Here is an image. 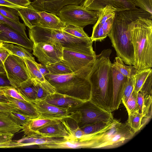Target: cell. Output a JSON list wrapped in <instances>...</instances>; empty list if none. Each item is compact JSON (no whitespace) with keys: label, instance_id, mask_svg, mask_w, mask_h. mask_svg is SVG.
<instances>
[{"label":"cell","instance_id":"obj_1","mask_svg":"<svg viewBox=\"0 0 152 152\" xmlns=\"http://www.w3.org/2000/svg\"><path fill=\"white\" fill-rule=\"evenodd\" d=\"M112 50L104 49L96 55L88 77L91 86L90 100L99 107L112 111L113 84L111 64Z\"/></svg>","mask_w":152,"mask_h":152},{"label":"cell","instance_id":"obj_2","mask_svg":"<svg viewBox=\"0 0 152 152\" xmlns=\"http://www.w3.org/2000/svg\"><path fill=\"white\" fill-rule=\"evenodd\" d=\"M140 17L152 19V15L136 7L115 11L111 30L108 35L117 56L127 65L134 66V56L133 45L128 31L129 24Z\"/></svg>","mask_w":152,"mask_h":152},{"label":"cell","instance_id":"obj_3","mask_svg":"<svg viewBox=\"0 0 152 152\" xmlns=\"http://www.w3.org/2000/svg\"><path fill=\"white\" fill-rule=\"evenodd\" d=\"M128 31L133 46L137 70L152 67V19L140 17L129 23Z\"/></svg>","mask_w":152,"mask_h":152},{"label":"cell","instance_id":"obj_4","mask_svg":"<svg viewBox=\"0 0 152 152\" xmlns=\"http://www.w3.org/2000/svg\"><path fill=\"white\" fill-rule=\"evenodd\" d=\"M30 39L34 44L40 42H53L59 43L64 48L89 54H96L91 37L81 39L62 30L50 29L37 26L28 30Z\"/></svg>","mask_w":152,"mask_h":152},{"label":"cell","instance_id":"obj_5","mask_svg":"<svg viewBox=\"0 0 152 152\" xmlns=\"http://www.w3.org/2000/svg\"><path fill=\"white\" fill-rule=\"evenodd\" d=\"M135 132L126 122L122 123L114 118L103 128L87 134L90 148L110 149L120 147L131 140Z\"/></svg>","mask_w":152,"mask_h":152},{"label":"cell","instance_id":"obj_6","mask_svg":"<svg viewBox=\"0 0 152 152\" xmlns=\"http://www.w3.org/2000/svg\"><path fill=\"white\" fill-rule=\"evenodd\" d=\"M89 75L79 71L61 75H48L44 77L55 88L56 92L86 101L90 100L91 86Z\"/></svg>","mask_w":152,"mask_h":152},{"label":"cell","instance_id":"obj_7","mask_svg":"<svg viewBox=\"0 0 152 152\" xmlns=\"http://www.w3.org/2000/svg\"><path fill=\"white\" fill-rule=\"evenodd\" d=\"M68 110L69 117L75 120L80 128L98 122H107L114 118L112 112L99 107L90 100Z\"/></svg>","mask_w":152,"mask_h":152},{"label":"cell","instance_id":"obj_8","mask_svg":"<svg viewBox=\"0 0 152 152\" xmlns=\"http://www.w3.org/2000/svg\"><path fill=\"white\" fill-rule=\"evenodd\" d=\"M99 11L89 10L83 5L66 6L59 11L58 16L66 24L75 25L84 28L96 22Z\"/></svg>","mask_w":152,"mask_h":152},{"label":"cell","instance_id":"obj_9","mask_svg":"<svg viewBox=\"0 0 152 152\" xmlns=\"http://www.w3.org/2000/svg\"><path fill=\"white\" fill-rule=\"evenodd\" d=\"M4 69L11 86L16 88L30 78L23 59L17 56L10 54L5 61Z\"/></svg>","mask_w":152,"mask_h":152},{"label":"cell","instance_id":"obj_10","mask_svg":"<svg viewBox=\"0 0 152 152\" xmlns=\"http://www.w3.org/2000/svg\"><path fill=\"white\" fill-rule=\"evenodd\" d=\"M96 55L73 51L64 49L62 61L73 72L82 71L90 74L95 64Z\"/></svg>","mask_w":152,"mask_h":152},{"label":"cell","instance_id":"obj_11","mask_svg":"<svg viewBox=\"0 0 152 152\" xmlns=\"http://www.w3.org/2000/svg\"><path fill=\"white\" fill-rule=\"evenodd\" d=\"M63 49L58 43L40 42L34 44L33 54L37 58L38 61L46 65L62 60Z\"/></svg>","mask_w":152,"mask_h":152},{"label":"cell","instance_id":"obj_12","mask_svg":"<svg viewBox=\"0 0 152 152\" xmlns=\"http://www.w3.org/2000/svg\"><path fill=\"white\" fill-rule=\"evenodd\" d=\"M31 102L37 110L39 118L61 120L70 116L67 109L49 104L45 99L36 100Z\"/></svg>","mask_w":152,"mask_h":152},{"label":"cell","instance_id":"obj_13","mask_svg":"<svg viewBox=\"0 0 152 152\" xmlns=\"http://www.w3.org/2000/svg\"><path fill=\"white\" fill-rule=\"evenodd\" d=\"M86 0H34L31 4L38 12L45 11L57 16L64 7L72 4L83 5Z\"/></svg>","mask_w":152,"mask_h":152},{"label":"cell","instance_id":"obj_14","mask_svg":"<svg viewBox=\"0 0 152 152\" xmlns=\"http://www.w3.org/2000/svg\"><path fill=\"white\" fill-rule=\"evenodd\" d=\"M0 41L18 45L26 49L31 50L34 43L15 30L0 22Z\"/></svg>","mask_w":152,"mask_h":152},{"label":"cell","instance_id":"obj_15","mask_svg":"<svg viewBox=\"0 0 152 152\" xmlns=\"http://www.w3.org/2000/svg\"><path fill=\"white\" fill-rule=\"evenodd\" d=\"M89 10L99 11L107 6H111L116 11L136 7L134 0H86L83 5Z\"/></svg>","mask_w":152,"mask_h":152},{"label":"cell","instance_id":"obj_16","mask_svg":"<svg viewBox=\"0 0 152 152\" xmlns=\"http://www.w3.org/2000/svg\"><path fill=\"white\" fill-rule=\"evenodd\" d=\"M113 77V95L112 111L119 108L128 78L111 66Z\"/></svg>","mask_w":152,"mask_h":152},{"label":"cell","instance_id":"obj_17","mask_svg":"<svg viewBox=\"0 0 152 152\" xmlns=\"http://www.w3.org/2000/svg\"><path fill=\"white\" fill-rule=\"evenodd\" d=\"M116 11L113 7L107 6L99 11L97 20L93 29L99 30L108 36L112 28Z\"/></svg>","mask_w":152,"mask_h":152},{"label":"cell","instance_id":"obj_18","mask_svg":"<svg viewBox=\"0 0 152 152\" xmlns=\"http://www.w3.org/2000/svg\"><path fill=\"white\" fill-rule=\"evenodd\" d=\"M45 99L49 104L67 109L86 102L73 96L56 92L48 96Z\"/></svg>","mask_w":152,"mask_h":152},{"label":"cell","instance_id":"obj_19","mask_svg":"<svg viewBox=\"0 0 152 152\" xmlns=\"http://www.w3.org/2000/svg\"><path fill=\"white\" fill-rule=\"evenodd\" d=\"M35 134L46 137L67 139L70 136L61 120L57 123L45 127L37 131Z\"/></svg>","mask_w":152,"mask_h":152},{"label":"cell","instance_id":"obj_20","mask_svg":"<svg viewBox=\"0 0 152 152\" xmlns=\"http://www.w3.org/2000/svg\"><path fill=\"white\" fill-rule=\"evenodd\" d=\"M17 10L19 16L29 29L39 26L40 17L38 12L31 4L24 8L18 9Z\"/></svg>","mask_w":152,"mask_h":152},{"label":"cell","instance_id":"obj_21","mask_svg":"<svg viewBox=\"0 0 152 152\" xmlns=\"http://www.w3.org/2000/svg\"><path fill=\"white\" fill-rule=\"evenodd\" d=\"M4 95L7 97L9 104L15 108L17 112L24 115L31 119L39 117L37 110L31 102L23 101L7 95Z\"/></svg>","mask_w":152,"mask_h":152},{"label":"cell","instance_id":"obj_22","mask_svg":"<svg viewBox=\"0 0 152 152\" xmlns=\"http://www.w3.org/2000/svg\"><path fill=\"white\" fill-rule=\"evenodd\" d=\"M30 78L39 83L41 84L54 94L56 92L55 88L46 80L38 68L35 63L31 60L23 59Z\"/></svg>","mask_w":152,"mask_h":152},{"label":"cell","instance_id":"obj_23","mask_svg":"<svg viewBox=\"0 0 152 152\" xmlns=\"http://www.w3.org/2000/svg\"><path fill=\"white\" fill-rule=\"evenodd\" d=\"M22 128L10 113L0 111V133L14 134Z\"/></svg>","mask_w":152,"mask_h":152},{"label":"cell","instance_id":"obj_24","mask_svg":"<svg viewBox=\"0 0 152 152\" xmlns=\"http://www.w3.org/2000/svg\"><path fill=\"white\" fill-rule=\"evenodd\" d=\"M40 17L39 26L43 27L62 30L66 23L57 15L45 11L38 12Z\"/></svg>","mask_w":152,"mask_h":152},{"label":"cell","instance_id":"obj_25","mask_svg":"<svg viewBox=\"0 0 152 152\" xmlns=\"http://www.w3.org/2000/svg\"><path fill=\"white\" fill-rule=\"evenodd\" d=\"M60 120L51 119L37 118L31 119L23 126L22 130L25 135L29 136L35 134L45 127L59 121Z\"/></svg>","mask_w":152,"mask_h":152},{"label":"cell","instance_id":"obj_26","mask_svg":"<svg viewBox=\"0 0 152 152\" xmlns=\"http://www.w3.org/2000/svg\"><path fill=\"white\" fill-rule=\"evenodd\" d=\"M67 138H63L51 137H44L37 134L29 136H24L20 140L17 141L23 144V146L34 145H38L42 144L57 143L64 141Z\"/></svg>","mask_w":152,"mask_h":152},{"label":"cell","instance_id":"obj_27","mask_svg":"<svg viewBox=\"0 0 152 152\" xmlns=\"http://www.w3.org/2000/svg\"><path fill=\"white\" fill-rule=\"evenodd\" d=\"M16 88L23 96L30 102L37 100L36 83L30 78L21 83Z\"/></svg>","mask_w":152,"mask_h":152},{"label":"cell","instance_id":"obj_28","mask_svg":"<svg viewBox=\"0 0 152 152\" xmlns=\"http://www.w3.org/2000/svg\"><path fill=\"white\" fill-rule=\"evenodd\" d=\"M7 50L10 54L14 55L23 59H28L35 62L32 55L27 49L22 46L4 42L2 46Z\"/></svg>","mask_w":152,"mask_h":152},{"label":"cell","instance_id":"obj_29","mask_svg":"<svg viewBox=\"0 0 152 152\" xmlns=\"http://www.w3.org/2000/svg\"><path fill=\"white\" fill-rule=\"evenodd\" d=\"M61 121L70 134V137L68 139L80 138L85 135L76 122L72 118L68 117Z\"/></svg>","mask_w":152,"mask_h":152},{"label":"cell","instance_id":"obj_30","mask_svg":"<svg viewBox=\"0 0 152 152\" xmlns=\"http://www.w3.org/2000/svg\"><path fill=\"white\" fill-rule=\"evenodd\" d=\"M111 66L128 78L134 76L137 70L133 66L125 65L123 60L117 56L115 58L113 63L111 64Z\"/></svg>","mask_w":152,"mask_h":152},{"label":"cell","instance_id":"obj_31","mask_svg":"<svg viewBox=\"0 0 152 152\" xmlns=\"http://www.w3.org/2000/svg\"><path fill=\"white\" fill-rule=\"evenodd\" d=\"M152 73L151 68L137 70L134 75L135 83L133 92L137 94L140 91L148 76Z\"/></svg>","mask_w":152,"mask_h":152},{"label":"cell","instance_id":"obj_32","mask_svg":"<svg viewBox=\"0 0 152 152\" xmlns=\"http://www.w3.org/2000/svg\"><path fill=\"white\" fill-rule=\"evenodd\" d=\"M50 74L61 75L73 72L69 67L62 60L54 63L46 65Z\"/></svg>","mask_w":152,"mask_h":152},{"label":"cell","instance_id":"obj_33","mask_svg":"<svg viewBox=\"0 0 152 152\" xmlns=\"http://www.w3.org/2000/svg\"><path fill=\"white\" fill-rule=\"evenodd\" d=\"M128 115L126 123L136 133L139 131L142 126V116L141 113L137 110Z\"/></svg>","mask_w":152,"mask_h":152},{"label":"cell","instance_id":"obj_34","mask_svg":"<svg viewBox=\"0 0 152 152\" xmlns=\"http://www.w3.org/2000/svg\"><path fill=\"white\" fill-rule=\"evenodd\" d=\"M0 22L4 24L15 30L25 37L28 38L26 32V26L24 23L15 22L0 14Z\"/></svg>","mask_w":152,"mask_h":152},{"label":"cell","instance_id":"obj_35","mask_svg":"<svg viewBox=\"0 0 152 152\" xmlns=\"http://www.w3.org/2000/svg\"><path fill=\"white\" fill-rule=\"evenodd\" d=\"M14 135L11 134L0 133V148L22 147L21 143L12 140Z\"/></svg>","mask_w":152,"mask_h":152},{"label":"cell","instance_id":"obj_36","mask_svg":"<svg viewBox=\"0 0 152 152\" xmlns=\"http://www.w3.org/2000/svg\"><path fill=\"white\" fill-rule=\"evenodd\" d=\"M62 30L71 35L81 39H89L90 38L83 30V28L71 24H66Z\"/></svg>","mask_w":152,"mask_h":152},{"label":"cell","instance_id":"obj_37","mask_svg":"<svg viewBox=\"0 0 152 152\" xmlns=\"http://www.w3.org/2000/svg\"><path fill=\"white\" fill-rule=\"evenodd\" d=\"M0 94L3 95H7L22 101L30 102L23 96L16 88L12 86H0Z\"/></svg>","mask_w":152,"mask_h":152},{"label":"cell","instance_id":"obj_38","mask_svg":"<svg viewBox=\"0 0 152 152\" xmlns=\"http://www.w3.org/2000/svg\"><path fill=\"white\" fill-rule=\"evenodd\" d=\"M0 14L15 22L20 23L17 9L0 6Z\"/></svg>","mask_w":152,"mask_h":152},{"label":"cell","instance_id":"obj_39","mask_svg":"<svg viewBox=\"0 0 152 152\" xmlns=\"http://www.w3.org/2000/svg\"><path fill=\"white\" fill-rule=\"evenodd\" d=\"M137 95L133 92L126 101L123 104L126 108L128 114L139 110L137 103Z\"/></svg>","mask_w":152,"mask_h":152},{"label":"cell","instance_id":"obj_40","mask_svg":"<svg viewBox=\"0 0 152 152\" xmlns=\"http://www.w3.org/2000/svg\"><path fill=\"white\" fill-rule=\"evenodd\" d=\"M134 75L128 79L122 99L123 104L126 101L133 93L135 83Z\"/></svg>","mask_w":152,"mask_h":152},{"label":"cell","instance_id":"obj_41","mask_svg":"<svg viewBox=\"0 0 152 152\" xmlns=\"http://www.w3.org/2000/svg\"><path fill=\"white\" fill-rule=\"evenodd\" d=\"M109 122H98L86 126L81 128V129L85 134H91L97 132L102 129Z\"/></svg>","mask_w":152,"mask_h":152},{"label":"cell","instance_id":"obj_42","mask_svg":"<svg viewBox=\"0 0 152 152\" xmlns=\"http://www.w3.org/2000/svg\"><path fill=\"white\" fill-rule=\"evenodd\" d=\"M136 7L145 11L152 15V0H134Z\"/></svg>","mask_w":152,"mask_h":152},{"label":"cell","instance_id":"obj_43","mask_svg":"<svg viewBox=\"0 0 152 152\" xmlns=\"http://www.w3.org/2000/svg\"><path fill=\"white\" fill-rule=\"evenodd\" d=\"M10 55L8 51L2 46L0 48V74L6 75L4 69V63Z\"/></svg>","mask_w":152,"mask_h":152},{"label":"cell","instance_id":"obj_44","mask_svg":"<svg viewBox=\"0 0 152 152\" xmlns=\"http://www.w3.org/2000/svg\"><path fill=\"white\" fill-rule=\"evenodd\" d=\"M10 114L14 119L20 125L23 126L31 118L18 112H12Z\"/></svg>","mask_w":152,"mask_h":152},{"label":"cell","instance_id":"obj_45","mask_svg":"<svg viewBox=\"0 0 152 152\" xmlns=\"http://www.w3.org/2000/svg\"><path fill=\"white\" fill-rule=\"evenodd\" d=\"M152 73L148 76L139 92L142 93L145 95H152Z\"/></svg>","mask_w":152,"mask_h":152},{"label":"cell","instance_id":"obj_46","mask_svg":"<svg viewBox=\"0 0 152 152\" xmlns=\"http://www.w3.org/2000/svg\"><path fill=\"white\" fill-rule=\"evenodd\" d=\"M0 111L11 113L17 112L16 109L9 103L0 102Z\"/></svg>","mask_w":152,"mask_h":152},{"label":"cell","instance_id":"obj_47","mask_svg":"<svg viewBox=\"0 0 152 152\" xmlns=\"http://www.w3.org/2000/svg\"><path fill=\"white\" fill-rule=\"evenodd\" d=\"M0 6L10 7L17 9L25 7L16 5L6 0H0Z\"/></svg>","mask_w":152,"mask_h":152},{"label":"cell","instance_id":"obj_48","mask_svg":"<svg viewBox=\"0 0 152 152\" xmlns=\"http://www.w3.org/2000/svg\"><path fill=\"white\" fill-rule=\"evenodd\" d=\"M12 3L22 7H26L31 2L28 0H6Z\"/></svg>","mask_w":152,"mask_h":152},{"label":"cell","instance_id":"obj_49","mask_svg":"<svg viewBox=\"0 0 152 152\" xmlns=\"http://www.w3.org/2000/svg\"><path fill=\"white\" fill-rule=\"evenodd\" d=\"M35 63L39 71L44 77L50 74V72L45 65L41 63L38 64L36 62Z\"/></svg>","mask_w":152,"mask_h":152},{"label":"cell","instance_id":"obj_50","mask_svg":"<svg viewBox=\"0 0 152 152\" xmlns=\"http://www.w3.org/2000/svg\"><path fill=\"white\" fill-rule=\"evenodd\" d=\"M11 86L6 75L0 74V86Z\"/></svg>","mask_w":152,"mask_h":152},{"label":"cell","instance_id":"obj_51","mask_svg":"<svg viewBox=\"0 0 152 152\" xmlns=\"http://www.w3.org/2000/svg\"><path fill=\"white\" fill-rule=\"evenodd\" d=\"M0 102L9 103V101L5 95L0 94Z\"/></svg>","mask_w":152,"mask_h":152},{"label":"cell","instance_id":"obj_52","mask_svg":"<svg viewBox=\"0 0 152 152\" xmlns=\"http://www.w3.org/2000/svg\"><path fill=\"white\" fill-rule=\"evenodd\" d=\"M3 43V42L0 41V48L2 46Z\"/></svg>","mask_w":152,"mask_h":152},{"label":"cell","instance_id":"obj_53","mask_svg":"<svg viewBox=\"0 0 152 152\" xmlns=\"http://www.w3.org/2000/svg\"><path fill=\"white\" fill-rule=\"evenodd\" d=\"M29 0V1H30V0Z\"/></svg>","mask_w":152,"mask_h":152}]
</instances>
